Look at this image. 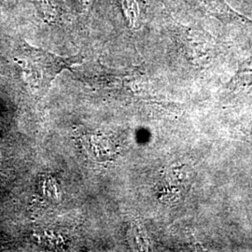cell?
<instances>
[{
    "label": "cell",
    "instance_id": "obj_1",
    "mask_svg": "<svg viewBox=\"0 0 252 252\" xmlns=\"http://www.w3.org/2000/svg\"><path fill=\"white\" fill-rule=\"evenodd\" d=\"M27 54L32 60L33 73L39 71L37 93L41 98L49 91L52 82L58 74L63 69H70L73 65L82 63L83 57L81 54L71 57H63L57 54L44 51L42 49H36L27 46Z\"/></svg>",
    "mask_w": 252,
    "mask_h": 252
},
{
    "label": "cell",
    "instance_id": "obj_2",
    "mask_svg": "<svg viewBox=\"0 0 252 252\" xmlns=\"http://www.w3.org/2000/svg\"><path fill=\"white\" fill-rule=\"evenodd\" d=\"M198 2V6L202 9H207L209 13L214 14L215 16H219L228 20H237L243 24L252 23L251 21L244 18L242 16L238 15L234 10L229 8L226 5L223 0H194Z\"/></svg>",
    "mask_w": 252,
    "mask_h": 252
},
{
    "label": "cell",
    "instance_id": "obj_3",
    "mask_svg": "<svg viewBox=\"0 0 252 252\" xmlns=\"http://www.w3.org/2000/svg\"><path fill=\"white\" fill-rule=\"evenodd\" d=\"M234 84L235 87L252 88V59L246 61L240 66L235 76Z\"/></svg>",
    "mask_w": 252,
    "mask_h": 252
}]
</instances>
